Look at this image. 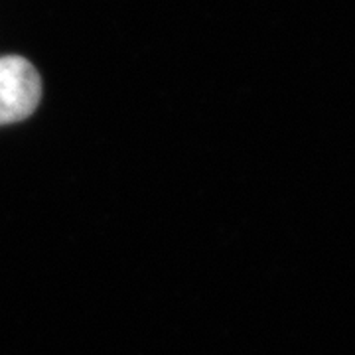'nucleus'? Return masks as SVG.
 I'll use <instances>...</instances> for the list:
<instances>
[{"instance_id": "1", "label": "nucleus", "mask_w": 355, "mask_h": 355, "mask_svg": "<svg viewBox=\"0 0 355 355\" xmlns=\"http://www.w3.org/2000/svg\"><path fill=\"white\" fill-rule=\"evenodd\" d=\"M42 99L36 67L20 55L0 58V127L28 119Z\"/></svg>"}]
</instances>
